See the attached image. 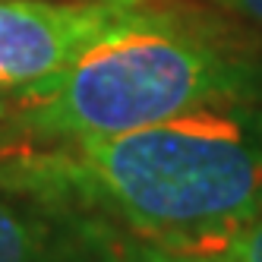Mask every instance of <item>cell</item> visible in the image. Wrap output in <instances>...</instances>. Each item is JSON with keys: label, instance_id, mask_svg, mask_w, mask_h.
I'll list each match as a JSON object with an SVG mask.
<instances>
[{"label": "cell", "instance_id": "6da1fadb", "mask_svg": "<svg viewBox=\"0 0 262 262\" xmlns=\"http://www.w3.org/2000/svg\"><path fill=\"white\" fill-rule=\"evenodd\" d=\"M16 190H70L158 247L215 256L262 215V111L205 104L180 117L26 158Z\"/></svg>", "mask_w": 262, "mask_h": 262}, {"label": "cell", "instance_id": "7a4b0ae2", "mask_svg": "<svg viewBox=\"0 0 262 262\" xmlns=\"http://www.w3.org/2000/svg\"><path fill=\"white\" fill-rule=\"evenodd\" d=\"M256 70L167 13L136 4L57 73L23 85L16 123L45 139L89 142L224 101H247Z\"/></svg>", "mask_w": 262, "mask_h": 262}, {"label": "cell", "instance_id": "3957f363", "mask_svg": "<svg viewBox=\"0 0 262 262\" xmlns=\"http://www.w3.org/2000/svg\"><path fill=\"white\" fill-rule=\"evenodd\" d=\"M133 7L114 0H0V92H19L57 73Z\"/></svg>", "mask_w": 262, "mask_h": 262}, {"label": "cell", "instance_id": "277c9868", "mask_svg": "<svg viewBox=\"0 0 262 262\" xmlns=\"http://www.w3.org/2000/svg\"><path fill=\"white\" fill-rule=\"evenodd\" d=\"M104 231L76 215L0 193V262H114Z\"/></svg>", "mask_w": 262, "mask_h": 262}, {"label": "cell", "instance_id": "5b68a950", "mask_svg": "<svg viewBox=\"0 0 262 262\" xmlns=\"http://www.w3.org/2000/svg\"><path fill=\"white\" fill-rule=\"evenodd\" d=\"M221 262H262V215L240 228L224 247L215 253Z\"/></svg>", "mask_w": 262, "mask_h": 262}, {"label": "cell", "instance_id": "8992f818", "mask_svg": "<svg viewBox=\"0 0 262 262\" xmlns=\"http://www.w3.org/2000/svg\"><path fill=\"white\" fill-rule=\"evenodd\" d=\"M114 262H221V259L205 256V253L158 247V243H133V247H123Z\"/></svg>", "mask_w": 262, "mask_h": 262}, {"label": "cell", "instance_id": "52a82bcc", "mask_svg": "<svg viewBox=\"0 0 262 262\" xmlns=\"http://www.w3.org/2000/svg\"><path fill=\"white\" fill-rule=\"evenodd\" d=\"M209 4H215V7L228 10V13H234L240 19H247V23L262 29V0H209Z\"/></svg>", "mask_w": 262, "mask_h": 262}, {"label": "cell", "instance_id": "ba28073f", "mask_svg": "<svg viewBox=\"0 0 262 262\" xmlns=\"http://www.w3.org/2000/svg\"><path fill=\"white\" fill-rule=\"evenodd\" d=\"M13 164H16V158L0 148V183H7V177H10V171H13Z\"/></svg>", "mask_w": 262, "mask_h": 262}, {"label": "cell", "instance_id": "9c48e42d", "mask_svg": "<svg viewBox=\"0 0 262 262\" xmlns=\"http://www.w3.org/2000/svg\"><path fill=\"white\" fill-rule=\"evenodd\" d=\"M114 4H142V0H114Z\"/></svg>", "mask_w": 262, "mask_h": 262}]
</instances>
